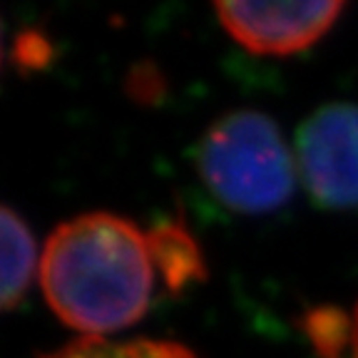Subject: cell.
<instances>
[{"mask_svg": "<svg viewBox=\"0 0 358 358\" xmlns=\"http://www.w3.org/2000/svg\"><path fill=\"white\" fill-rule=\"evenodd\" d=\"M0 254H3V274H0V306L13 311L20 306L35 271L40 274V259L35 249V236L25 219L10 207L0 212Z\"/></svg>", "mask_w": 358, "mask_h": 358, "instance_id": "5", "label": "cell"}, {"mask_svg": "<svg viewBox=\"0 0 358 358\" xmlns=\"http://www.w3.org/2000/svg\"><path fill=\"white\" fill-rule=\"evenodd\" d=\"M40 358H196L182 343L174 341H152V338H137V341H110V338H90L83 336L78 341L67 343L52 353Z\"/></svg>", "mask_w": 358, "mask_h": 358, "instance_id": "7", "label": "cell"}, {"mask_svg": "<svg viewBox=\"0 0 358 358\" xmlns=\"http://www.w3.org/2000/svg\"><path fill=\"white\" fill-rule=\"evenodd\" d=\"M159 276L150 231L110 212L57 224L40 257V286L57 319L90 338L122 331L150 311Z\"/></svg>", "mask_w": 358, "mask_h": 358, "instance_id": "1", "label": "cell"}, {"mask_svg": "<svg viewBox=\"0 0 358 358\" xmlns=\"http://www.w3.org/2000/svg\"><path fill=\"white\" fill-rule=\"evenodd\" d=\"M296 167L311 199L326 209L358 207V105L329 102L296 132Z\"/></svg>", "mask_w": 358, "mask_h": 358, "instance_id": "3", "label": "cell"}, {"mask_svg": "<svg viewBox=\"0 0 358 358\" xmlns=\"http://www.w3.org/2000/svg\"><path fill=\"white\" fill-rule=\"evenodd\" d=\"M159 279L172 294L204 279V259L189 231L177 222L157 224L150 229Z\"/></svg>", "mask_w": 358, "mask_h": 358, "instance_id": "6", "label": "cell"}, {"mask_svg": "<svg viewBox=\"0 0 358 358\" xmlns=\"http://www.w3.org/2000/svg\"><path fill=\"white\" fill-rule=\"evenodd\" d=\"M348 358H358V303L351 316V334H348Z\"/></svg>", "mask_w": 358, "mask_h": 358, "instance_id": "8", "label": "cell"}, {"mask_svg": "<svg viewBox=\"0 0 358 358\" xmlns=\"http://www.w3.org/2000/svg\"><path fill=\"white\" fill-rule=\"evenodd\" d=\"M207 189L236 214H268L291 199L296 159L268 115L236 110L204 132L196 155Z\"/></svg>", "mask_w": 358, "mask_h": 358, "instance_id": "2", "label": "cell"}, {"mask_svg": "<svg viewBox=\"0 0 358 358\" xmlns=\"http://www.w3.org/2000/svg\"><path fill=\"white\" fill-rule=\"evenodd\" d=\"M346 10V3H217L219 25L254 55L286 57L316 45Z\"/></svg>", "mask_w": 358, "mask_h": 358, "instance_id": "4", "label": "cell"}]
</instances>
